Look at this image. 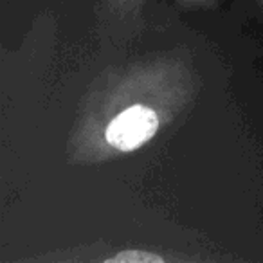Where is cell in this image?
I'll return each mask as SVG.
<instances>
[{
    "label": "cell",
    "instance_id": "cell-1",
    "mask_svg": "<svg viewBox=\"0 0 263 263\" xmlns=\"http://www.w3.org/2000/svg\"><path fill=\"white\" fill-rule=\"evenodd\" d=\"M159 116L154 108L134 105L117 114L105 130V139L119 152H134L155 136Z\"/></svg>",
    "mask_w": 263,
    "mask_h": 263
},
{
    "label": "cell",
    "instance_id": "cell-2",
    "mask_svg": "<svg viewBox=\"0 0 263 263\" xmlns=\"http://www.w3.org/2000/svg\"><path fill=\"white\" fill-rule=\"evenodd\" d=\"M108 261H162L161 256L157 254H148V252H123V254H116L108 258Z\"/></svg>",
    "mask_w": 263,
    "mask_h": 263
}]
</instances>
